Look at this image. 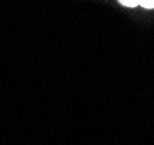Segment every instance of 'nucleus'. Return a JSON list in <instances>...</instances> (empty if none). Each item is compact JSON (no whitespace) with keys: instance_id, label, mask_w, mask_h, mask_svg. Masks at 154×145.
Listing matches in <instances>:
<instances>
[{"instance_id":"obj_1","label":"nucleus","mask_w":154,"mask_h":145,"mask_svg":"<svg viewBox=\"0 0 154 145\" xmlns=\"http://www.w3.org/2000/svg\"><path fill=\"white\" fill-rule=\"evenodd\" d=\"M119 4H122L124 6H128V7H136L139 5V1H136V0H121Z\"/></svg>"},{"instance_id":"obj_2","label":"nucleus","mask_w":154,"mask_h":145,"mask_svg":"<svg viewBox=\"0 0 154 145\" xmlns=\"http://www.w3.org/2000/svg\"><path fill=\"white\" fill-rule=\"evenodd\" d=\"M139 5H141L144 8H154V0H143L139 1Z\"/></svg>"}]
</instances>
